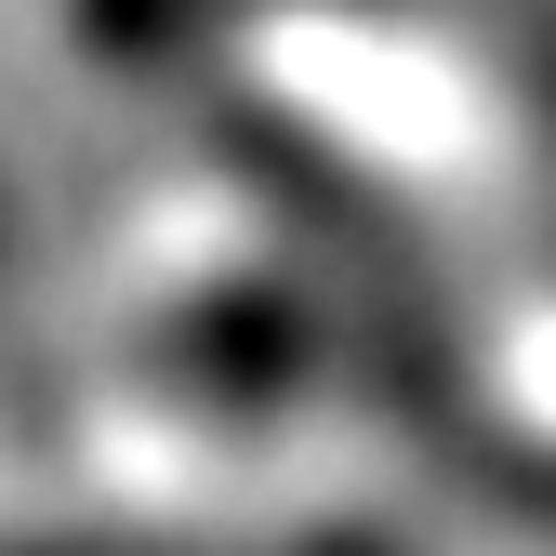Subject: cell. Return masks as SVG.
<instances>
[{
	"label": "cell",
	"mask_w": 556,
	"mask_h": 556,
	"mask_svg": "<svg viewBox=\"0 0 556 556\" xmlns=\"http://www.w3.org/2000/svg\"><path fill=\"white\" fill-rule=\"evenodd\" d=\"M0 556H384L358 530H305V543H93V530H40V543H0Z\"/></svg>",
	"instance_id": "cell-1"
}]
</instances>
